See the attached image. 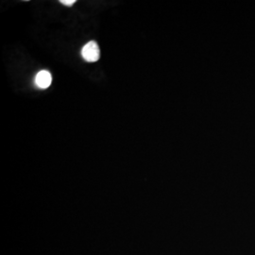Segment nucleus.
I'll list each match as a JSON object with an SVG mask.
<instances>
[{
  "mask_svg": "<svg viewBox=\"0 0 255 255\" xmlns=\"http://www.w3.org/2000/svg\"><path fill=\"white\" fill-rule=\"evenodd\" d=\"M60 2H61L63 5H65V6L71 7V6H73V5L76 3V0H61Z\"/></svg>",
  "mask_w": 255,
  "mask_h": 255,
  "instance_id": "7ed1b4c3",
  "label": "nucleus"
},
{
  "mask_svg": "<svg viewBox=\"0 0 255 255\" xmlns=\"http://www.w3.org/2000/svg\"><path fill=\"white\" fill-rule=\"evenodd\" d=\"M82 58L88 63H95L100 60V46L97 42L90 41L81 49Z\"/></svg>",
  "mask_w": 255,
  "mask_h": 255,
  "instance_id": "f257e3e1",
  "label": "nucleus"
},
{
  "mask_svg": "<svg viewBox=\"0 0 255 255\" xmlns=\"http://www.w3.org/2000/svg\"><path fill=\"white\" fill-rule=\"evenodd\" d=\"M52 82V76L47 70H42L35 77V84L41 89L48 88Z\"/></svg>",
  "mask_w": 255,
  "mask_h": 255,
  "instance_id": "f03ea898",
  "label": "nucleus"
}]
</instances>
